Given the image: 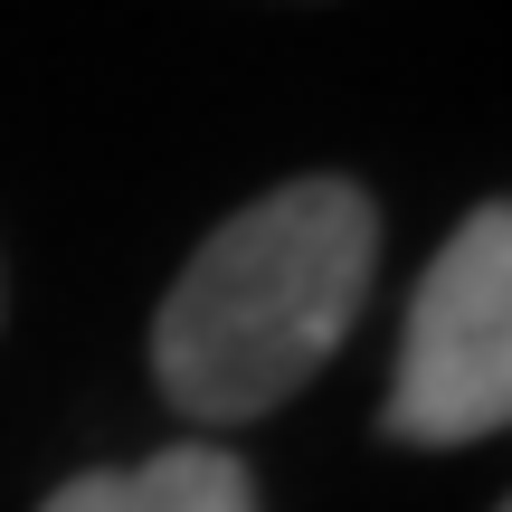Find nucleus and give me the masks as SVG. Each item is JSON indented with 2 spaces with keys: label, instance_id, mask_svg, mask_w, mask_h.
<instances>
[{
  "label": "nucleus",
  "instance_id": "1",
  "mask_svg": "<svg viewBox=\"0 0 512 512\" xmlns=\"http://www.w3.org/2000/svg\"><path fill=\"white\" fill-rule=\"evenodd\" d=\"M380 275V200L351 171H294L228 209L152 304V389L190 427H256L361 332Z\"/></svg>",
  "mask_w": 512,
  "mask_h": 512
},
{
  "label": "nucleus",
  "instance_id": "2",
  "mask_svg": "<svg viewBox=\"0 0 512 512\" xmlns=\"http://www.w3.org/2000/svg\"><path fill=\"white\" fill-rule=\"evenodd\" d=\"M512 427V200H475L427 256L399 323L380 437L456 456Z\"/></svg>",
  "mask_w": 512,
  "mask_h": 512
},
{
  "label": "nucleus",
  "instance_id": "3",
  "mask_svg": "<svg viewBox=\"0 0 512 512\" xmlns=\"http://www.w3.org/2000/svg\"><path fill=\"white\" fill-rule=\"evenodd\" d=\"M38 512H266V503H256V475H247L238 446L181 437V446H152L143 465L67 475Z\"/></svg>",
  "mask_w": 512,
  "mask_h": 512
},
{
  "label": "nucleus",
  "instance_id": "4",
  "mask_svg": "<svg viewBox=\"0 0 512 512\" xmlns=\"http://www.w3.org/2000/svg\"><path fill=\"white\" fill-rule=\"evenodd\" d=\"M0 313H10V275H0Z\"/></svg>",
  "mask_w": 512,
  "mask_h": 512
},
{
  "label": "nucleus",
  "instance_id": "5",
  "mask_svg": "<svg viewBox=\"0 0 512 512\" xmlns=\"http://www.w3.org/2000/svg\"><path fill=\"white\" fill-rule=\"evenodd\" d=\"M494 512H512V494H503V503H494Z\"/></svg>",
  "mask_w": 512,
  "mask_h": 512
}]
</instances>
